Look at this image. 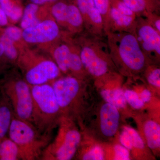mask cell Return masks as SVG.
<instances>
[{
  "label": "cell",
  "mask_w": 160,
  "mask_h": 160,
  "mask_svg": "<svg viewBox=\"0 0 160 160\" xmlns=\"http://www.w3.org/2000/svg\"><path fill=\"white\" fill-rule=\"evenodd\" d=\"M31 86L32 124L43 134L51 135L62 116L51 83Z\"/></svg>",
  "instance_id": "cell-1"
},
{
  "label": "cell",
  "mask_w": 160,
  "mask_h": 160,
  "mask_svg": "<svg viewBox=\"0 0 160 160\" xmlns=\"http://www.w3.org/2000/svg\"><path fill=\"white\" fill-rule=\"evenodd\" d=\"M110 56L119 61L124 68L133 73L142 71L146 67V55L140 46L135 32H107Z\"/></svg>",
  "instance_id": "cell-2"
},
{
  "label": "cell",
  "mask_w": 160,
  "mask_h": 160,
  "mask_svg": "<svg viewBox=\"0 0 160 160\" xmlns=\"http://www.w3.org/2000/svg\"><path fill=\"white\" fill-rule=\"evenodd\" d=\"M8 136L19 148L23 160H41L43 152L51 141V135L43 134L31 123L14 115Z\"/></svg>",
  "instance_id": "cell-3"
},
{
  "label": "cell",
  "mask_w": 160,
  "mask_h": 160,
  "mask_svg": "<svg viewBox=\"0 0 160 160\" xmlns=\"http://www.w3.org/2000/svg\"><path fill=\"white\" fill-rule=\"evenodd\" d=\"M58 126L57 136L44 149L41 160H70L77 154L82 136L73 120L62 116Z\"/></svg>",
  "instance_id": "cell-4"
},
{
  "label": "cell",
  "mask_w": 160,
  "mask_h": 160,
  "mask_svg": "<svg viewBox=\"0 0 160 160\" xmlns=\"http://www.w3.org/2000/svg\"><path fill=\"white\" fill-rule=\"evenodd\" d=\"M0 90L9 100L14 115L32 124L33 100L31 86L26 80L6 75L0 79Z\"/></svg>",
  "instance_id": "cell-5"
},
{
  "label": "cell",
  "mask_w": 160,
  "mask_h": 160,
  "mask_svg": "<svg viewBox=\"0 0 160 160\" xmlns=\"http://www.w3.org/2000/svg\"><path fill=\"white\" fill-rule=\"evenodd\" d=\"M62 114L71 119L78 118L82 111L83 88L80 79L68 76L51 83Z\"/></svg>",
  "instance_id": "cell-6"
},
{
  "label": "cell",
  "mask_w": 160,
  "mask_h": 160,
  "mask_svg": "<svg viewBox=\"0 0 160 160\" xmlns=\"http://www.w3.org/2000/svg\"><path fill=\"white\" fill-rule=\"evenodd\" d=\"M19 66L24 79L30 86L51 83L59 78L61 72L54 61L49 59H22Z\"/></svg>",
  "instance_id": "cell-7"
},
{
  "label": "cell",
  "mask_w": 160,
  "mask_h": 160,
  "mask_svg": "<svg viewBox=\"0 0 160 160\" xmlns=\"http://www.w3.org/2000/svg\"><path fill=\"white\" fill-rule=\"evenodd\" d=\"M102 47L99 43L91 41L80 52L84 69L96 78L104 76L109 71V55Z\"/></svg>",
  "instance_id": "cell-8"
},
{
  "label": "cell",
  "mask_w": 160,
  "mask_h": 160,
  "mask_svg": "<svg viewBox=\"0 0 160 160\" xmlns=\"http://www.w3.org/2000/svg\"><path fill=\"white\" fill-rule=\"evenodd\" d=\"M59 33V29L57 23L53 20H46L24 29L22 38L28 43H46L56 38Z\"/></svg>",
  "instance_id": "cell-9"
},
{
  "label": "cell",
  "mask_w": 160,
  "mask_h": 160,
  "mask_svg": "<svg viewBox=\"0 0 160 160\" xmlns=\"http://www.w3.org/2000/svg\"><path fill=\"white\" fill-rule=\"evenodd\" d=\"M136 33L140 46L144 53L160 55V33L148 22L136 23Z\"/></svg>",
  "instance_id": "cell-10"
},
{
  "label": "cell",
  "mask_w": 160,
  "mask_h": 160,
  "mask_svg": "<svg viewBox=\"0 0 160 160\" xmlns=\"http://www.w3.org/2000/svg\"><path fill=\"white\" fill-rule=\"evenodd\" d=\"M120 115L118 109L106 102L100 111V127L101 132L106 138L113 137L118 129Z\"/></svg>",
  "instance_id": "cell-11"
},
{
  "label": "cell",
  "mask_w": 160,
  "mask_h": 160,
  "mask_svg": "<svg viewBox=\"0 0 160 160\" xmlns=\"http://www.w3.org/2000/svg\"><path fill=\"white\" fill-rule=\"evenodd\" d=\"M110 17V29L113 27L119 32H133L135 30L137 23L135 17L123 14L114 6H111Z\"/></svg>",
  "instance_id": "cell-12"
},
{
  "label": "cell",
  "mask_w": 160,
  "mask_h": 160,
  "mask_svg": "<svg viewBox=\"0 0 160 160\" xmlns=\"http://www.w3.org/2000/svg\"><path fill=\"white\" fill-rule=\"evenodd\" d=\"M14 115L9 100L0 90V139L8 136Z\"/></svg>",
  "instance_id": "cell-13"
},
{
  "label": "cell",
  "mask_w": 160,
  "mask_h": 160,
  "mask_svg": "<svg viewBox=\"0 0 160 160\" xmlns=\"http://www.w3.org/2000/svg\"><path fill=\"white\" fill-rule=\"evenodd\" d=\"M129 9L137 15L152 13L159 8L158 0H122Z\"/></svg>",
  "instance_id": "cell-14"
},
{
  "label": "cell",
  "mask_w": 160,
  "mask_h": 160,
  "mask_svg": "<svg viewBox=\"0 0 160 160\" xmlns=\"http://www.w3.org/2000/svg\"><path fill=\"white\" fill-rule=\"evenodd\" d=\"M21 160L22 155L16 144L8 136L0 139V160Z\"/></svg>",
  "instance_id": "cell-15"
},
{
  "label": "cell",
  "mask_w": 160,
  "mask_h": 160,
  "mask_svg": "<svg viewBox=\"0 0 160 160\" xmlns=\"http://www.w3.org/2000/svg\"><path fill=\"white\" fill-rule=\"evenodd\" d=\"M144 134L150 149L157 150L160 147V126L153 120H148L144 126Z\"/></svg>",
  "instance_id": "cell-16"
},
{
  "label": "cell",
  "mask_w": 160,
  "mask_h": 160,
  "mask_svg": "<svg viewBox=\"0 0 160 160\" xmlns=\"http://www.w3.org/2000/svg\"><path fill=\"white\" fill-rule=\"evenodd\" d=\"M101 96L106 102L109 103L118 109H124L127 105L124 92L121 89H104Z\"/></svg>",
  "instance_id": "cell-17"
},
{
  "label": "cell",
  "mask_w": 160,
  "mask_h": 160,
  "mask_svg": "<svg viewBox=\"0 0 160 160\" xmlns=\"http://www.w3.org/2000/svg\"><path fill=\"white\" fill-rule=\"evenodd\" d=\"M71 51L69 46L62 44L58 46L53 52L54 62L61 72L64 73L69 72V61Z\"/></svg>",
  "instance_id": "cell-18"
},
{
  "label": "cell",
  "mask_w": 160,
  "mask_h": 160,
  "mask_svg": "<svg viewBox=\"0 0 160 160\" xmlns=\"http://www.w3.org/2000/svg\"><path fill=\"white\" fill-rule=\"evenodd\" d=\"M38 9V5L34 3H30L26 6L23 12L21 23V27L23 29L32 27L40 22L36 16Z\"/></svg>",
  "instance_id": "cell-19"
},
{
  "label": "cell",
  "mask_w": 160,
  "mask_h": 160,
  "mask_svg": "<svg viewBox=\"0 0 160 160\" xmlns=\"http://www.w3.org/2000/svg\"><path fill=\"white\" fill-rule=\"evenodd\" d=\"M0 6L9 19L17 22L22 17V9L14 0H0Z\"/></svg>",
  "instance_id": "cell-20"
},
{
  "label": "cell",
  "mask_w": 160,
  "mask_h": 160,
  "mask_svg": "<svg viewBox=\"0 0 160 160\" xmlns=\"http://www.w3.org/2000/svg\"><path fill=\"white\" fill-rule=\"evenodd\" d=\"M95 7L98 10L102 18L104 30L106 32L110 30L111 9L110 0H92Z\"/></svg>",
  "instance_id": "cell-21"
},
{
  "label": "cell",
  "mask_w": 160,
  "mask_h": 160,
  "mask_svg": "<svg viewBox=\"0 0 160 160\" xmlns=\"http://www.w3.org/2000/svg\"><path fill=\"white\" fill-rule=\"evenodd\" d=\"M0 43L2 45L4 54L7 61L14 62L18 58V52L14 42L3 32L0 35Z\"/></svg>",
  "instance_id": "cell-22"
},
{
  "label": "cell",
  "mask_w": 160,
  "mask_h": 160,
  "mask_svg": "<svg viewBox=\"0 0 160 160\" xmlns=\"http://www.w3.org/2000/svg\"><path fill=\"white\" fill-rule=\"evenodd\" d=\"M83 19L76 5L69 4L66 24L73 28H78L82 25Z\"/></svg>",
  "instance_id": "cell-23"
},
{
  "label": "cell",
  "mask_w": 160,
  "mask_h": 160,
  "mask_svg": "<svg viewBox=\"0 0 160 160\" xmlns=\"http://www.w3.org/2000/svg\"><path fill=\"white\" fill-rule=\"evenodd\" d=\"M58 1L52 6V14L59 22L66 24L69 4L64 1Z\"/></svg>",
  "instance_id": "cell-24"
},
{
  "label": "cell",
  "mask_w": 160,
  "mask_h": 160,
  "mask_svg": "<svg viewBox=\"0 0 160 160\" xmlns=\"http://www.w3.org/2000/svg\"><path fill=\"white\" fill-rule=\"evenodd\" d=\"M125 98L127 103L133 109H139L143 108L145 105L136 92L130 89H127L124 92Z\"/></svg>",
  "instance_id": "cell-25"
},
{
  "label": "cell",
  "mask_w": 160,
  "mask_h": 160,
  "mask_svg": "<svg viewBox=\"0 0 160 160\" xmlns=\"http://www.w3.org/2000/svg\"><path fill=\"white\" fill-rule=\"evenodd\" d=\"M81 158L83 160H103L105 159V153L101 146H95L82 153Z\"/></svg>",
  "instance_id": "cell-26"
},
{
  "label": "cell",
  "mask_w": 160,
  "mask_h": 160,
  "mask_svg": "<svg viewBox=\"0 0 160 160\" xmlns=\"http://www.w3.org/2000/svg\"><path fill=\"white\" fill-rule=\"evenodd\" d=\"M123 129H126L130 135L133 147L140 149H144L145 147L144 141L136 130L128 126H125Z\"/></svg>",
  "instance_id": "cell-27"
},
{
  "label": "cell",
  "mask_w": 160,
  "mask_h": 160,
  "mask_svg": "<svg viewBox=\"0 0 160 160\" xmlns=\"http://www.w3.org/2000/svg\"><path fill=\"white\" fill-rule=\"evenodd\" d=\"M3 32L13 42H17L22 37V31L15 26H7L3 29Z\"/></svg>",
  "instance_id": "cell-28"
},
{
  "label": "cell",
  "mask_w": 160,
  "mask_h": 160,
  "mask_svg": "<svg viewBox=\"0 0 160 160\" xmlns=\"http://www.w3.org/2000/svg\"><path fill=\"white\" fill-rule=\"evenodd\" d=\"M115 160H129L130 153L129 149L122 145H116L114 147Z\"/></svg>",
  "instance_id": "cell-29"
},
{
  "label": "cell",
  "mask_w": 160,
  "mask_h": 160,
  "mask_svg": "<svg viewBox=\"0 0 160 160\" xmlns=\"http://www.w3.org/2000/svg\"><path fill=\"white\" fill-rule=\"evenodd\" d=\"M77 5L84 17L93 7H95L92 0H77Z\"/></svg>",
  "instance_id": "cell-30"
},
{
  "label": "cell",
  "mask_w": 160,
  "mask_h": 160,
  "mask_svg": "<svg viewBox=\"0 0 160 160\" xmlns=\"http://www.w3.org/2000/svg\"><path fill=\"white\" fill-rule=\"evenodd\" d=\"M148 83L156 88L160 87V69L157 68L152 69L147 76Z\"/></svg>",
  "instance_id": "cell-31"
},
{
  "label": "cell",
  "mask_w": 160,
  "mask_h": 160,
  "mask_svg": "<svg viewBox=\"0 0 160 160\" xmlns=\"http://www.w3.org/2000/svg\"><path fill=\"white\" fill-rule=\"evenodd\" d=\"M119 141L122 146L129 150H131L133 147L131 137L126 129H123V131L120 134Z\"/></svg>",
  "instance_id": "cell-32"
},
{
  "label": "cell",
  "mask_w": 160,
  "mask_h": 160,
  "mask_svg": "<svg viewBox=\"0 0 160 160\" xmlns=\"http://www.w3.org/2000/svg\"><path fill=\"white\" fill-rule=\"evenodd\" d=\"M7 61L6 56L4 54L2 45L0 43V77L6 69Z\"/></svg>",
  "instance_id": "cell-33"
},
{
  "label": "cell",
  "mask_w": 160,
  "mask_h": 160,
  "mask_svg": "<svg viewBox=\"0 0 160 160\" xmlns=\"http://www.w3.org/2000/svg\"><path fill=\"white\" fill-rule=\"evenodd\" d=\"M139 96L140 99L144 103L149 102L151 99L152 93L151 92L147 89L143 90L139 94Z\"/></svg>",
  "instance_id": "cell-34"
},
{
  "label": "cell",
  "mask_w": 160,
  "mask_h": 160,
  "mask_svg": "<svg viewBox=\"0 0 160 160\" xmlns=\"http://www.w3.org/2000/svg\"><path fill=\"white\" fill-rule=\"evenodd\" d=\"M9 19L0 6V27L8 26Z\"/></svg>",
  "instance_id": "cell-35"
},
{
  "label": "cell",
  "mask_w": 160,
  "mask_h": 160,
  "mask_svg": "<svg viewBox=\"0 0 160 160\" xmlns=\"http://www.w3.org/2000/svg\"><path fill=\"white\" fill-rule=\"evenodd\" d=\"M57 1L58 0H30L31 3H34L38 6L45 5L47 3L53 2Z\"/></svg>",
  "instance_id": "cell-36"
},
{
  "label": "cell",
  "mask_w": 160,
  "mask_h": 160,
  "mask_svg": "<svg viewBox=\"0 0 160 160\" xmlns=\"http://www.w3.org/2000/svg\"><path fill=\"white\" fill-rule=\"evenodd\" d=\"M3 29H1V27H0V35H1V34H2V32Z\"/></svg>",
  "instance_id": "cell-37"
}]
</instances>
